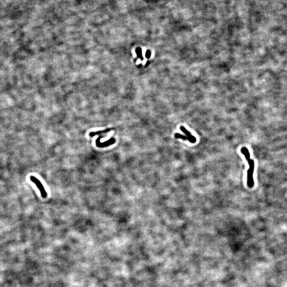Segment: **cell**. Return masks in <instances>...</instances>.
<instances>
[{"instance_id": "6da1fadb", "label": "cell", "mask_w": 287, "mask_h": 287, "mask_svg": "<svg viewBox=\"0 0 287 287\" xmlns=\"http://www.w3.org/2000/svg\"><path fill=\"white\" fill-rule=\"evenodd\" d=\"M241 153L244 154L245 157L246 161L248 163L249 168L247 171V184L249 188H252L254 185V181L253 179V173L255 168V162L254 161L250 158V153L247 148L245 147H242L241 149Z\"/></svg>"}, {"instance_id": "7a4b0ae2", "label": "cell", "mask_w": 287, "mask_h": 287, "mask_svg": "<svg viewBox=\"0 0 287 287\" xmlns=\"http://www.w3.org/2000/svg\"><path fill=\"white\" fill-rule=\"evenodd\" d=\"M30 180L32 181V182L35 184L36 187L39 189V191L41 193L42 197L44 198H46L47 196V193L46 191L45 190V188L44 187V186L43 185V184L41 183L40 180L34 176H31L30 177Z\"/></svg>"}, {"instance_id": "3957f363", "label": "cell", "mask_w": 287, "mask_h": 287, "mask_svg": "<svg viewBox=\"0 0 287 287\" xmlns=\"http://www.w3.org/2000/svg\"><path fill=\"white\" fill-rule=\"evenodd\" d=\"M115 142H116V139L114 138H112L107 142H100V137L96 140V145L98 147H107V146H109L111 145H113L115 143Z\"/></svg>"}, {"instance_id": "277c9868", "label": "cell", "mask_w": 287, "mask_h": 287, "mask_svg": "<svg viewBox=\"0 0 287 287\" xmlns=\"http://www.w3.org/2000/svg\"><path fill=\"white\" fill-rule=\"evenodd\" d=\"M180 128L181 130L186 134V137H187V140L190 142V143L194 144L195 142H196V138L193 136L191 135L190 132H189L187 129L184 127V126H181Z\"/></svg>"}, {"instance_id": "5b68a950", "label": "cell", "mask_w": 287, "mask_h": 287, "mask_svg": "<svg viewBox=\"0 0 287 287\" xmlns=\"http://www.w3.org/2000/svg\"><path fill=\"white\" fill-rule=\"evenodd\" d=\"M110 129H107L105 130H104V131H97V132H90L89 134V136H90L91 137H93L94 136L96 135H98V134H102V133H104V132H107L110 131Z\"/></svg>"}, {"instance_id": "8992f818", "label": "cell", "mask_w": 287, "mask_h": 287, "mask_svg": "<svg viewBox=\"0 0 287 287\" xmlns=\"http://www.w3.org/2000/svg\"><path fill=\"white\" fill-rule=\"evenodd\" d=\"M174 137H175L176 138L181 139H183L184 140H187V137L186 136L182 135H181L180 134H179V133H176L174 135Z\"/></svg>"}, {"instance_id": "52a82bcc", "label": "cell", "mask_w": 287, "mask_h": 287, "mask_svg": "<svg viewBox=\"0 0 287 287\" xmlns=\"http://www.w3.org/2000/svg\"><path fill=\"white\" fill-rule=\"evenodd\" d=\"M136 52L137 53V56L139 58L141 59L142 60H143L142 56V50L140 48H137L136 50Z\"/></svg>"}, {"instance_id": "ba28073f", "label": "cell", "mask_w": 287, "mask_h": 287, "mask_svg": "<svg viewBox=\"0 0 287 287\" xmlns=\"http://www.w3.org/2000/svg\"><path fill=\"white\" fill-rule=\"evenodd\" d=\"M151 52L150 51L147 50L146 51V57L147 59L151 57Z\"/></svg>"}]
</instances>
